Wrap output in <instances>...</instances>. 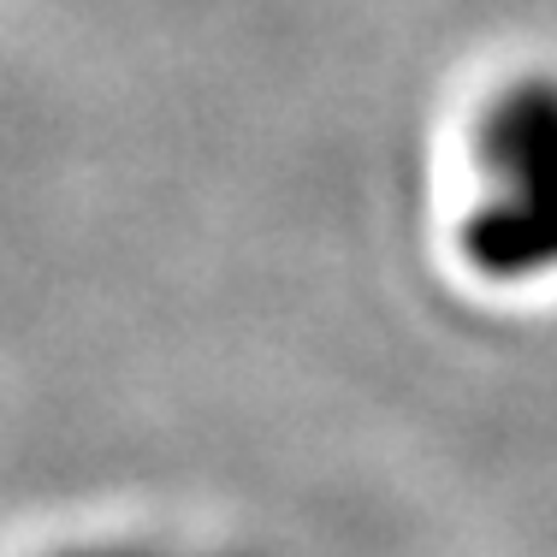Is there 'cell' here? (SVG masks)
Instances as JSON below:
<instances>
[{"mask_svg":"<svg viewBox=\"0 0 557 557\" xmlns=\"http://www.w3.org/2000/svg\"><path fill=\"white\" fill-rule=\"evenodd\" d=\"M48 557H261V552H196V546H166V540H89Z\"/></svg>","mask_w":557,"mask_h":557,"instance_id":"7a4b0ae2","label":"cell"},{"mask_svg":"<svg viewBox=\"0 0 557 557\" xmlns=\"http://www.w3.org/2000/svg\"><path fill=\"white\" fill-rule=\"evenodd\" d=\"M474 202L457 249L498 285L557 273V84L516 77L486 96L469 125Z\"/></svg>","mask_w":557,"mask_h":557,"instance_id":"6da1fadb","label":"cell"}]
</instances>
